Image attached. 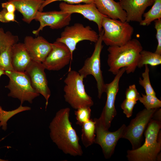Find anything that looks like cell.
Returning <instances> with one entry per match:
<instances>
[{
  "label": "cell",
  "instance_id": "4fadbf2b",
  "mask_svg": "<svg viewBox=\"0 0 161 161\" xmlns=\"http://www.w3.org/2000/svg\"><path fill=\"white\" fill-rule=\"evenodd\" d=\"M51 50L42 64L45 69L58 71L72 59L70 51L64 43L56 41L52 43Z\"/></svg>",
  "mask_w": 161,
  "mask_h": 161
},
{
  "label": "cell",
  "instance_id": "d6a6232c",
  "mask_svg": "<svg viewBox=\"0 0 161 161\" xmlns=\"http://www.w3.org/2000/svg\"><path fill=\"white\" fill-rule=\"evenodd\" d=\"M154 21L157 41V45L155 52L161 55V19L155 20Z\"/></svg>",
  "mask_w": 161,
  "mask_h": 161
},
{
  "label": "cell",
  "instance_id": "8fae6325",
  "mask_svg": "<svg viewBox=\"0 0 161 161\" xmlns=\"http://www.w3.org/2000/svg\"><path fill=\"white\" fill-rule=\"evenodd\" d=\"M126 67L120 69L110 83L105 84V92L107 95L105 105L100 117L105 128L109 129L112 122L117 114L115 107L116 95L119 89L120 79L126 72Z\"/></svg>",
  "mask_w": 161,
  "mask_h": 161
},
{
  "label": "cell",
  "instance_id": "5bb4252c",
  "mask_svg": "<svg viewBox=\"0 0 161 161\" xmlns=\"http://www.w3.org/2000/svg\"><path fill=\"white\" fill-rule=\"evenodd\" d=\"M72 14L60 10L44 12L38 11L34 20L39 22L40 26L32 32L37 36L46 26H49L52 29H58L68 26L71 20Z\"/></svg>",
  "mask_w": 161,
  "mask_h": 161
},
{
  "label": "cell",
  "instance_id": "7a4b0ae2",
  "mask_svg": "<svg viewBox=\"0 0 161 161\" xmlns=\"http://www.w3.org/2000/svg\"><path fill=\"white\" fill-rule=\"evenodd\" d=\"M143 50L140 42L135 38L122 46H109L107 49L109 71L116 75L120 69L125 67L127 74L133 73L137 67L140 52Z\"/></svg>",
  "mask_w": 161,
  "mask_h": 161
},
{
  "label": "cell",
  "instance_id": "4dcf8cb0",
  "mask_svg": "<svg viewBox=\"0 0 161 161\" xmlns=\"http://www.w3.org/2000/svg\"><path fill=\"white\" fill-rule=\"evenodd\" d=\"M95 0H44L39 11H42L44 8L47 5L53 2L57 1H63L68 4H74L81 3L89 4L94 2Z\"/></svg>",
  "mask_w": 161,
  "mask_h": 161
},
{
  "label": "cell",
  "instance_id": "e0dca14e",
  "mask_svg": "<svg viewBox=\"0 0 161 161\" xmlns=\"http://www.w3.org/2000/svg\"><path fill=\"white\" fill-rule=\"evenodd\" d=\"M155 0H120L119 3L126 14V21L139 23L146 9L153 4Z\"/></svg>",
  "mask_w": 161,
  "mask_h": 161
},
{
  "label": "cell",
  "instance_id": "2e32d148",
  "mask_svg": "<svg viewBox=\"0 0 161 161\" xmlns=\"http://www.w3.org/2000/svg\"><path fill=\"white\" fill-rule=\"evenodd\" d=\"M32 60L42 63L50 52L52 43L43 37L26 36L24 43Z\"/></svg>",
  "mask_w": 161,
  "mask_h": 161
},
{
  "label": "cell",
  "instance_id": "5b68a950",
  "mask_svg": "<svg viewBox=\"0 0 161 161\" xmlns=\"http://www.w3.org/2000/svg\"><path fill=\"white\" fill-rule=\"evenodd\" d=\"M104 32L103 42L107 46H120L131 39L134 32L133 27L126 21L104 17L102 22Z\"/></svg>",
  "mask_w": 161,
  "mask_h": 161
},
{
  "label": "cell",
  "instance_id": "f546056e",
  "mask_svg": "<svg viewBox=\"0 0 161 161\" xmlns=\"http://www.w3.org/2000/svg\"><path fill=\"white\" fill-rule=\"evenodd\" d=\"M137 101L125 99L121 105V107L123 110V113L126 117L129 118L132 115L133 110Z\"/></svg>",
  "mask_w": 161,
  "mask_h": 161
},
{
  "label": "cell",
  "instance_id": "d590c367",
  "mask_svg": "<svg viewBox=\"0 0 161 161\" xmlns=\"http://www.w3.org/2000/svg\"><path fill=\"white\" fill-rule=\"evenodd\" d=\"M3 75H5V71L3 70L0 68V77Z\"/></svg>",
  "mask_w": 161,
  "mask_h": 161
},
{
  "label": "cell",
  "instance_id": "7402d4cb",
  "mask_svg": "<svg viewBox=\"0 0 161 161\" xmlns=\"http://www.w3.org/2000/svg\"><path fill=\"white\" fill-rule=\"evenodd\" d=\"M161 64V55L143 50L140 52L137 67L141 68L146 65L156 66Z\"/></svg>",
  "mask_w": 161,
  "mask_h": 161
},
{
  "label": "cell",
  "instance_id": "4316f807",
  "mask_svg": "<svg viewBox=\"0 0 161 161\" xmlns=\"http://www.w3.org/2000/svg\"><path fill=\"white\" fill-rule=\"evenodd\" d=\"M139 100L143 104L145 109L148 110L158 109L161 107V101L156 96L142 94Z\"/></svg>",
  "mask_w": 161,
  "mask_h": 161
},
{
  "label": "cell",
  "instance_id": "7c38bea8",
  "mask_svg": "<svg viewBox=\"0 0 161 161\" xmlns=\"http://www.w3.org/2000/svg\"><path fill=\"white\" fill-rule=\"evenodd\" d=\"M42 63L32 60L24 73L28 77L32 87L46 100V109L51 95L50 90Z\"/></svg>",
  "mask_w": 161,
  "mask_h": 161
},
{
  "label": "cell",
  "instance_id": "d6986e66",
  "mask_svg": "<svg viewBox=\"0 0 161 161\" xmlns=\"http://www.w3.org/2000/svg\"><path fill=\"white\" fill-rule=\"evenodd\" d=\"M15 6L16 10L22 15V20L30 24L34 20L36 14L44 0H8Z\"/></svg>",
  "mask_w": 161,
  "mask_h": 161
},
{
  "label": "cell",
  "instance_id": "ac0fdd59",
  "mask_svg": "<svg viewBox=\"0 0 161 161\" xmlns=\"http://www.w3.org/2000/svg\"><path fill=\"white\" fill-rule=\"evenodd\" d=\"M94 2L98 10L102 14L123 22L126 21V13L119 2H116L114 0H95Z\"/></svg>",
  "mask_w": 161,
  "mask_h": 161
},
{
  "label": "cell",
  "instance_id": "d4e9b609",
  "mask_svg": "<svg viewBox=\"0 0 161 161\" xmlns=\"http://www.w3.org/2000/svg\"><path fill=\"white\" fill-rule=\"evenodd\" d=\"M13 45L7 46L0 53V68L5 71H14L11 63V49Z\"/></svg>",
  "mask_w": 161,
  "mask_h": 161
},
{
  "label": "cell",
  "instance_id": "8d00e7d4",
  "mask_svg": "<svg viewBox=\"0 0 161 161\" xmlns=\"http://www.w3.org/2000/svg\"><path fill=\"white\" fill-rule=\"evenodd\" d=\"M7 160L2 159L0 158V161H6Z\"/></svg>",
  "mask_w": 161,
  "mask_h": 161
},
{
  "label": "cell",
  "instance_id": "44dd1931",
  "mask_svg": "<svg viewBox=\"0 0 161 161\" xmlns=\"http://www.w3.org/2000/svg\"><path fill=\"white\" fill-rule=\"evenodd\" d=\"M81 139L82 144L87 148L94 143L96 135L95 133V122L90 119L81 126Z\"/></svg>",
  "mask_w": 161,
  "mask_h": 161
},
{
  "label": "cell",
  "instance_id": "ffe728a7",
  "mask_svg": "<svg viewBox=\"0 0 161 161\" xmlns=\"http://www.w3.org/2000/svg\"><path fill=\"white\" fill-rule=\"evenodd\" d=\"M32 61L24 43H17L11 49V63L14 71L24 72Z\"/></svg>",
  "mask_w": 161,
  "mask_h": 161
},
{
  "label": "cell",
  "instance_id": "e575fe53",
  "mask_svg": "<svg viewBox=\"0 0 161 161\" xmlns=\"http://www.w3.org/2000/svg\"><path fill=\"white\" fill-rule=\"evenodd\" d=\"M1 6L2 8L6 9L10 12L15 13V11L16 10L14 5L12 2L8 1L2 3Z\"/></svg>",
  "mask_w": 161,
  "mask_h": 161
},
{
  "label": "cell",
  "instance_id": "9a60e30c",
  "mask_svg": "<svg viewBox=\"0 0 161 161\" xmlns=\"http://www.w3.org/2000/svg\"><path fill=\"white\" fill-rule=\"evenodd\" d=\"M59 8L60 10L65 13L80 14L85 18L96 24L99 33L102 31V20L104 17L106 16L99 12L94 2L76 5L62 2L59 4Z\"/></svg>",
  "mask_w": 161,
  "mask_h": 161
},
{
  "label": "cell",
  "instance_id": "ba28073f",
  "mask_svg": "<svg viewBox=\"0 0 161 161\" xmlns=\"http://www.w3.org/2000/svg\"><path fill=\"white\" fill-rule=\"evenodd\" d=\"M99 34L92 29L89 26H84L80 23H75L71 26L65 27L61 33L60 37L56 41L63 43L69 48L73 56V52L76 49L77 44L84 41H89L96 43Z\"/></svg>",
  "mask_w": 161,
  "mask_h": 161
},
{
  "label": "cell",
  "instance_id": "3957f363",
  "mask_svg": "<svg viewBox=\"0 0 161 161\" xmlns=\"http://www.w3.org/2000/svg\"><path fill=\"white\" fill-rule=\"evenodd\" d=\"M145 130V142L138 148L127 151L129 161H156L161 150V122L153 118Z\"/></svg>",
  "mask_w": 161,
  "mask_h": 161
},
{
  "label": "cell",
  "instance_id": "cb8c5ba5",
  "mask_svg": "<svg viewBox=\"0 0 161 161\" xmlns=\"http://www.w3.org/2000/svg\"><path fill=\"white\" fill-rule=\"evenodd\" d=\"M31 108L29 106H20L13 110L6 111L3 110L0 106V127L5 131L7 129V122L12 117L16 114L21 112L30 110Z\"/></svg>",
  "mask_w": 161,
  "mask_h": 161
},
{
  "label": "cell",
  "instance_id": "1f68e13d",
  "mask_svg": "<svg viewBox=\"0 0 161 161\" xmlns=\"http://www.w3.org/2000/svg\"><path fill=\"white\" fill-rule=\"evenodd\" d=\"M126 99L137 101L140 95L138 92L135 84L130 85L126 89Z\"/></svg>",
  "mask_w": 161,
  "mask_h": 161
},
{
  "label": "cell",
  "instance_id": "603a6c76",
  "mask_svg": "<svg viewBox=\"0 0 161 161\" xmlns=\"http://www.w3.org/2000/svg\"><path fill=\"white\" fill-rule=\"evenodd\" d=\"M143 16L144 19L140 23L143 26H148L155 20L161 19V0H155L151 8Z\"/></svg>",
  "mask_w": 161,
  "mask_h": 161
},
{
  "label": "cell",
  "instance_id": "9c48e42d",
  "mask_svg": "<svg viewBox=\"0 0 161 161\" xmlns=\"http://www.w3.org/2000/svg\"><path fill=\"white\" fill-rule=\"evenodd\" d=\"M157 109L143 110L137 114L128 126H126L122 138L130 141L132 149H137L141 146L143 133Z\"/></svg>",
  "mask_w": 161,
  "mask_h": 161
},
{
  "label": "cell",
  "instance_id": "836d02e7",
  "mask_svg": "<svg viewBox=\"0 0 161 161\" xmlns=\"http://www.w3.org/2000/svg\"><path fill=\"white\" fill-rule=\"evenodd\" d=\"M11 21L18 22L15 19V13L10 12L6 9L3 8L0 11V22L7 23Z\"/></svg>",
  "mask_w": 161,
  "mask_h": 161
},
{
  "label": "cell",
  "instance_id": "484cf974",
  "mask_svg": "<svg viewBox=\"0 0 161 161\" xmlns=\"http://www.w3.org/2000/svg\"><path fill=\"white\" fill-rule=\"evenodd\" d=\"M18 38L10 31L5 32L0 27V53L8 46L13 45L18 43Z\"/></svg>",
  "mask_w": 161,
  "mask_h": 161
},
{
  "label": "cell",
  "instance_id": "8992f818",
  "mask_svg": "<svg viewBox=\"0 0 161 161\" xmlns=\"http://www.w3.org/2000/svg\"><path fill=\"white\" fill-rule=\"evenodd\" d=\"M5 75L9 78V83L5 86L10 91L8 96L18 99L22 104L25 101L32 103V100L39 96L24 72L7 71Z\"/></svg>",
  "mask_w": 161,
  "mask_h": 161
},
{
  "label": "cell",
  "instance_id": "52a82bcc",
  "mask_svg": "<svg viewBox=\"0 0 161 161\" xmlns=\"http://www.w3.org/2000/svg\"><path fill=\"white\" fill-rule=\"evenodd\" d=\"M103 32V29L99 33L98 39L95 43L92 55L86 59L83 65L78 72L84 78L89 75L94 76L97 82L98 97L99 99L101 98L102 94L105 92V85L101 69L100 63V54L103 47L102 39Z\"/></svg>",
  "mask_w": 161,
  "mask_h": 161
},
{
  "label": "cell",
  "instance_id": "f1b7e54d",
  "mask_svg": "<svg viewBox=\"0 0 161 161\" xmlns=\"http://www.w3.org/2000/svg\"><path fill=\"white\" fill-rule=\"evenodd\" d=\"M76 110L75 114L77 120V124L81 126L90 119L91 111L90 107L83 106Z\"/></svg>",
  "mask_w": 161,
  "mask_h": 161
},
{
  "label": "cell",
  "instance_id": "30bf717a",
  "mask_svg": "<svg viewBox=\"0 0 161 161\" xmlns=\"http://www.w3.org/2000/svg\"><path fill=\"white\" fill-rule=\"evenodd\" d=\"M93 120L96 135L94 143L100 146L105 158L109 159L114 153L118 140L122 138L126 126L123 124L116 131L111 132L105 128L100 117Z\"/></svg>",
  "mask_w": 161,
  "mask_h": 161
},
{
  "label": "cell",
  "instance_id": "83f0119b",
  "mask_svg": "<svg viewBox=\"0 0 161 161\" xmlns=\"http://www.w3.org/2000/svg\"><path fill=\"white\" fill-rule=\"evenodd\" d=\"M144 72L142 73L143 79L140 78L139 84L144 89L146 94L156 96V94L151 86L149 77V69L148 65H144Z\"/></svg>",
  "mask_w": 161,
  "mask_h": 161
},
{
  "label": "cell",
  "instance_id": "6da1fadb",
  "mask_svg": "<svg viewBox=\"0 0 161 161\" xmlns=\"http://www.w3.org/2000/svg\"><path fill=\"white\" fill-rule=\"evenodd\" d=\"M70 109H60L50 122V136L58 148L66 154L81 156L83 152L79 144V138L73 127L69 117Z\"/></svg>",
  "mask_w": 161,
  "mask_h": 161
},
{
  "label": "cell",
  "instance_id": "277c9868",
  "mask_svg": "<svg viewBox=\"0 0 161 161\" xmlns=\"http://www.w3.org/2000/svg\"><path fill=\"white\" fill-rule=\"evenodd\" d=\"M83 79L78 72L70 70L64 81L65 100L75 109L84 106L91 107L94 104L92 97L86 91Z\"/></svg>",
  "mask_w": 161,
  "mask_h": 161
}]
</instances>
